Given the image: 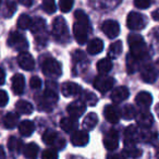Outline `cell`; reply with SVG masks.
Masks as SVG:
<instances>
[{
  "instance_id": "cell-48",
  "label": "cell",
  "mask_w": 159,
  "mask_h": 159,
  "mask_svg": "<svg viewBox=\"0 0 159 159\" xmlns=\"http://www.w3.org/2000/svg\"><path fill=\"white\" fill-rule=\"evenodd\" d=\"M5 80H6V74H5V71L2 69L0 68V85H2L5 83Z\"/></svg>"
},
{
  "instance_id": "cell-46",
  "label": "cell",
  "mask_w": 159,
  "mask_h": 159,
  "mask_svg": "<svg viewBox=\"0 0 159 159\" xmlns=\"http://www.w3.org/2000/svg\"><path fill=\"white\" fill-rule=\"evenodd\" d=\"M9 102L8 94L5 91H0V107H5Z\"/></svg>"
},
{
  "instance_id": "cell-40",
  "label": "cell",
  "mask_w": 159,
  "mask_h": 159,
  "mask_svg": "<svg viewBox=\"0 0 159 159\" xmlns=\"http://www.w3.org/2000/svg\"><path fill=\"white\" fill-rule=\"evenodd\" d=\"M42 159H58V152L55 148H48L44 150L42 155Z\"/></svg>"
},
{
  "instance_id": "cell-15",
  "label": "cell",
  "mask_w": 159,
  "mask_h": 159,
  "mask_svg": "<svg viewBox=\"0 0 159 159\" xmlns=\"http://www.w3.org/2000/svg\"><path fill=\"white\" fill-rule=\"evenodd\" d=\"M61 93L66 97H70V96H76L82 93V87L77 85L76 83L73 82H66L61 85Z\"/></svg>"
},
{
  "instance_id": "cell-19",
  "label": "cell",
  "mask_w": 159,
  "mask_h": 159,
  "mask_svg": "<svg viewBox=\"0 0 159 159\" xmlns=\"http://www.w3.org/2000/svg\"><path fill=\"white\" fill-rule=\"evenodd\" d=\"M142 79L146 83H154L157 79V71L152 64H146L142 68Z\"/></svg>"
},
{
  "instance_id": "cell-33",
  "label": "cell",
  "mask_w": 159,
  "mask_h": 159,
  "mask_svg": "<svg viewBox=\"0 0 159 159\" xmlns=\"http://www.w3.org/2000/svg\"><path fill=\"white\" fill-rule=\"evenodd\" d=\"M8 148H9L10 152L19 154L21 152V149L23 148V144L21 142V139H16L14 136H11L9 139V141H8Z\"/></svg>"
},
{
  "instance_id": "cell-29",
  "label": "cell",
  "mask_w": 159,
  "mask_h": 159,
  "mask_svg": "<svg viewBox=\"0 0 159 159\" xmlns=\"http://www.w3.org/2000/svg\"><path fill=\"white\" fill-rule=\"evenodd\" d=\"M16 109L19 113H22V115H30V113L33 112L34 107L31 102H26V100H20L16 104Z\"/></svg>"
},
{
  "instance_id": "cell-41",
  "label": "cell",
  "mask_w": 159,
  "mask_h": 159,
  "mask_svg": "<svg viewBox=\"0 0 159 159\" xmlns=\"http://www.w3.org/2000/svg\"><path fill=\"white\" fill-rule=\"evenodd\" d=\"M16 9V1H13V0H7V3H6V10H7V12H6V16H11L12 14L14 13Z\"/></svg>"
},
{
  "instance_id": "cell-42",
  "label": "cell",
  "mask_w": 159,
  "mask_h": 159,
  "mask_svg": "<svg viewBox=\"0 0 159 159\" xmlns=\"http://www.w3.org/2000/svg\"><path fill=\"white\" fill-rule=\"evenodd\" d=\"M72 59L74 62H81L83 60H86V55L82 50H75L72 55Z\"/></svg>"
},
{
  "instance_id": "cell-31",
  "label": "cell",
  "mask_w": 159,
  "mask_h": 159,
  "mask_svg": "<svg viewBox=\"0 0 159 159\" xmlns=\"http://www.w3.org/2000/svg\"><path fill=\"white\" fill-rule=\"evenodd\" d=\"M98 123V117L96 113L91 112L84 118V121H83V126H84L86 130H93Z\"/></svg>"
},
{
  "instance_id": "cell-50",
  "label": "cell",
  "mask_w": 159,
  "mask_h": 159,
  "mask_svg": "<svg viewBox=\"0 0 159 159\" xmlns=\"http://www.w3.org/2000/svg\"><path fill=\"white\" fill-rule=\"evenodd\" d=\"M152 19H154V20H156V21H158V22H159V9L155 10V11L152 13Z\"/></svg>"
},
{
  "instance_id": "cell-23",
  "label": "cell",
  "mask_w": 159,
  "mask_h": 159,
  "mask_svg": "<svg viewBox=\"0 0 159 159\" xmlns=\"http://www.w3.org/2000/svg\"><path fill=\"white\" fill-rule=\"evenodd\" d=\"M135 102H136L137 106H139L141 108L147 109L152 102V96L150 95L148 92H141V93H139L136 95Z\"/></svg>"
},
{
  "instance_id": "cell-8",
  "label": "cell",
  "mask_w": 159,
  "mask_h": 159,
  "mask_svg": "<svg viewBox=\"0 0 159 159\" xmlns=\"http://www.w3.org/2000/svg\"><path fill=\"white\" fill-rule=\"evenodd\" d=\"M147 24V20L143 14L139 12H130L126 19V25L130 30L133 31H139L143 30Z\"/></svg>"
},
{
  "instance_id": "cell-47",
  "label": "cell",
  "mask_w": 159,
  "mask_h": 159,
  "mask_svg": "<svg viewBox=\"0 0 159 159\" xmlns=\"http://www.w3.org/2000/svg\"><path fill=\"white\" fill-rule=\"evenodd\" d=\"M107 159H125L122 155H118V154H112V155H108Z\"/></svg>"
},
{
  "instance_id": "cell-7",
  "label": "cell",
  "mask_w": 159,
  "mask_h": 159,
  "mask_svg": "<svg viewBox=\"0 0 159 159\" xmlns=\"http://www.w3.org/2000/svg\"><path fill=\"white\" fill-rule=\"evenodd\" d=\"M8 45L20 52L25 51L29 48V43H27L26 38L19 32H11L10 33L9 38H8Z\"/></svg>"
},
{
  "instance_id": "cell-16",
  "label": "cell",
  "mask_w": 159,
  "mask_h": 159,
  "mask_svg": "<svg viewBox=\"0 0 159 159\" xmlns=\"http://www.w3.org/2000/svg\"><path fill=\"white\" fill-rule=\"evenodd\" d=\"M104 115L108 122H110V123H117L120 120V117H121V110L117 106L108 105L105 108Z\"/></svg>"
},
{
  "instance_id": "cell-51",
  "label": "cell",
  "mask_w": 159,
  "mask_h": 159,
  "mask_svg": "<svg viewBox=\"0 0 159 159\" xmlns=\"http://www.w3.org/2000/svg\"><path fill=\"white\" fill-rule=\"evenodd\" d=\"M5 158V152H3L2 147L0 146V159H3Z\"/></svg>"
},
{
  "instance_id": "cell-53",
  "label": "cell",
  "mask_w": 159,
  "mask_h": 159,
  "mask_svg": "<svg viewBox=\"0 0 159 159\" xmlns=\"http://www.w3.org/2000/svg\"><path fill=\"white\" fill-rule=\"evenodd\" d=\"M0 3H1V0H0Z\"/></svg>"
},
{
  "instance_id": "cell-1",
  "label": "cell",
  "mask_w": 159,
  "mask_h": 159,
  "mask_svg": "<svg viewBox=\"0 0 159 159\" xmlns=\"http://www.w3.org/2000/svg\"><path fill=\"white\" fill-rule=\"evenodd\" d=\"M75 23L73 25V33L75 40L80 45H84L87 40L89 30V20L87 14L83 10H76L74 13Z\"/></svg>"
},
{
  "instance_id": "cell-17",
  "label": "cell",
  "mask_w": 159,
  "mask_h": 159,
  "mask_svg": "<svg viewBox=\"0 0 159 159\" xmlns=\"http://www.w3.org/2000/svg\"><path fill=\"white\" fill-rule=\"evenodd\" d=\"M139 139V133L136 126L130 125L124 132V145H135Z\"/></svg>"
},
{
  "instance_id": "cell-6",
  "label": "cell",
  "mask_w": 159,
  "mask_h": 159,
  "mask_svg": "<svg viewBox=\"0 0 159 159\" xmlns=\"http://www.w3.org/2000/svg\"><path fill=\"white\" fill-rule=\"evenodd\" d=\"M43 141L45 142V144L51 146L55 149H62L66 146L64 139L58 135V133L53 130H47L43 135Z\"/></svg>"
},
{
  "instance_id": "cell-49",
  "label": "cell",
  "mask_w": 159,
  "mask_h": 159,
  "mask_svg": "<svg viewBox=\"0 0 159 159\" xmlns=\"http://www.w3.org/2000/svg\"><path fill=\"white\" fill-rule=\"evenodd\" d=\"M19 1H20L23 6H25V7H31L32 3H33V0H19Z\"/></svg>"
},
{
  "instance_id": "cell-13",
  "label": "cell",
  "mask_w": 159,
  "mask_h": 159,
  "mask_svg": "<svg viewBox=\"0 0 159 159\" xmlns=\"http://www.w3.org/2000/svg\"><path fill=\"white\" fill-rule=\"evenodd\" d=\"M18 62L19 66L25 71H32L35 68V60H34V58L31 56V53L25 52V51L20 52V55L18 57Z\"/></svg>"
},
{
  "instance_id": "cell-5",
  "label": "cell",
  "mask_w": 159,
  "mask_h": 159,
  "mask_svg": "<svg viewBox=\"0 0 159 159\" xmlns=\"http://www.w3.org/2000/svg\"><path fill=\"white\" fill-rule=\"evenodd\" d=\"M31 32L33 34H35L36 38H37V42L40 43V44L45 45L46 44V40H47V36L45 34V31H46V22H45L44 19L42 18H35L34 20H32L31 23Z\"/></svg>"
},
{
  "instance_id": "cell-14",
  "label": "cell",
  "mask_w": 159,
  "mask_h": 159,
  "mask_svg": "<svg viewBox=\"0 0 159 159\" xmlns=\"http://www.w3.org/2000/svg\"><path fill=\"white\" fill-rule=\"evenodd\" d=\"M104 145L108 150H115L119 146V135L116 130H110L104 137Z\"/></svg>"
},
{
  "instance_id": "cell-30",
  "label": "cell",
  "mask_w": 159,
  "mask_h": 159,
  "mask_svg": "<svg viewBox=\"0 0 159 159\" xmlns=\"http://www.w3.org/2000/svg\"><path fill=\"white\" fill-rule=\"evenodd\" d=\"M19 121V115L14 112H9L3 117V125L7 129H13L16 126Z\"/></svg>"
},
{
  "instance_id": "cell-20",
  "label": "cell",
  "mask_w": 159,
  "mask_h": 159,
  "mask_svg": "<svg viewBox=\"0 0 159 159\" xmlns=\"http://www.w3.org/2000/svg\"><path fill=\"white\" fill-rule=\"evenodd\" d=\"M129 95H130V92L125 86H119L112 91L110 98L113 102L119 104V102H122L123 100H125L129 97Z\"/></svg>"
},
{
  "instance_id": "cell-44",
  "label": "cell",
  "mask_w": 159,
  "mask_h": 159,
  "mask_svg": "<svg viewBox=\"0 0 159 159\" xmlns=\"http://www.w3.org/2000/svg\"><path fill=\"white\" fill-rule=\"evenodd\" d=\"M30 86L33 89H38L42 87V80L38 76H33L30 81Z\"/></svg>"
},
{
  "instance_id": "cell-11",
  "label": "cell",
  "mask_w": 159,
  "mask_h": 159,
  "mask_svg": "<svg viewBox=\"0 0 159 159\" xmlns=\"http://www.w3.org/2000/svg\"><path fill=\"white\" fill-rule=\"evenodd\" d=\"M66 110H68L70 117L79 119L80 117H82V115H84L85 110H86V104L83 100H74L69 105Z\"/></svg>"
},
{
  "instance_id": "cell-10",
  "label": "cell",
  "mask_w": 159,
  "mask_h": 159,
  "mask_svg": "<svg viewBox=\"0 0 159 159\" xmlns=\"http://www.w3.org/2000/svg\"><path fill=\"white\" fill-rule=\"evenodd\" d=\"M113 83H115V81H113L112 77L100 74L96 76L95 80H94V87L97 91H99L100 93L105 94L112 89Z\"/></svg>"
},
{
  "instance_id": "cell-27",
  "label": "cell",
  "mask_w": 159,
  "mask_h": 159,
  "mask_svg": "<svg viewBox=\"0 0 159 159\" xmlns=\"http://www.w3.org/2000/svg\"><path fill=\"white\" fill-rule=\"evenodd\" d=\"M112 69V61H111L110 58H104V59H100L97 62V70L100 74L106 75L109 71Z\"/></svg>"
},
{
  "instance_id": "cell-52",
  "label": "cell",
  "mask_w": 159,
  "mask_h": 159,
  "mask_svg": "<svg viewBox=\"0 0 159 159\" xmlns=\"http://www.w3.org/2000/svg\"><path fill=\"white\" fill-rule=\"evenodd\" d=\"M155 110H156V113L158 115V117H159V104L156 106V108H155Z\"/></svg>"
},
{
  "instance_id": "cell-9",
  "label": "cell",
  "mask_w": 159,
  "mask_h": 159,
  "mask_svg": "<svg viewBox=\"0 0 159 159\" xmlns=\"http://www.w3.org/2000/svg\"><path fill=\"white\" fill-rule=\"evenodd\" d=\"M58 102V95L55 92V89H51L50 87L47 86L46 91L44 92V95L42 97V102L39 104L40 110L50 111L52 107L57 104Z\"/></svg>"
},
{
  "instance_id": "cell-26",
  "label": "cell",
  "mask_w": 159,
  "mask_h": 159,
  "mask_svg": "<svg viewBox=\"0 0 159 159\" xmlns=\"http://www.w3.org/2000/svg\"><path fill=\"white\" fill-rule=\"evenodd\" d=\"M104 49V43L99 38H95V39L91 40L87 45V52L89 55H97Z\"/></svg>"
},
{
  "instance_id": "cell-36",
  "label": "cell",
  "mask_w": 159,
  "mask_h": 159,
  "mask_svg": "<svg viewBox=\"0 0 159 159\" xmlns=\"http://www.w3.org/2000/svg\"><path fill=\"white\" fill-rule=\"evenodd\" d=\"M124 152L129 157L137 158L142 155V150L135 147V145H124Z\"/></svg>"
},
{
  "instance_id": "cell-3",
  "label": "cell",
  "mask_w": 159,
  "mask_h": 159,
  "mask_svg": "<svg viewBox=\"0 0 159 159\" xmlns=\"http://www.w3.org/2000/svg\"><path fill=\"white\" fill-rule=\"evenodd\" d=\"M52 35L59 43H66L69 40V30L62 16H57L52 22Z\"/></svg>"
},
{
  "instance_id": "cell-45",
  "label": "cell",
  "mask_w": 159,
  "mask_h": 159,
  "mask_svg": "<svg viewBox=\"0 0 159 159\" xmlns=\"http://www.w3.org/2000/svg\"><path fill=\"white\" fill-rule=\"evenodd\" d=\"M84 96L85 100H86V105H95L97 102V98H96V96L93 93L86 92V93H84Z\"/></svg>"
},
{
  "instance_id": "cell-21",
  "label": "cell",
  "mask_w": 159,
  "mask_h": 159,
  "mask_svg": "<svg viewBox=\"0 0 159 159\" xmlns=\"http://www.w3.org/2000/svg\"><path fill=\"white\" fill-rule=\"evenodd\" d=\"M25 87V80L22 74H16L12 77V91L16 95H22Z\"/></svg>"
},
{
  "instance_id": "cell-18",
  "label": "cell",
  "mask_w": 159,
  "mask_h": 159,
  "mask_svg": "<svg viewBox=\"0 0 159 159\" xmlns=\"http://www.w3.org/2000/svg\"><path fill=\"white\" fill-rule=\"evenodd\" d=\"M89 135L86 131H75L73 132L72 136H71V143L74 146H79V147H82L85 146L89 143Z\"/></svg>"
},
{
  "instance_id": "cell-28",
  "label": "cell",
  "mask_w": 159,
  "mask_h": 159,
  "mask_svg": "<svg viewBox=\"0 0 159 159\" xmlns=\"http://www.w3.org/2000/svg\"><path fill=\"white\" fill-rule=\"evenodd\" d=\"M38 146L35 143H30L23 147V154L27 159H36L38 155Z\"/></svg>"
},
{
  "instance_id": "cell-12",
  "label": "cell",
  "mask_w": 159,
  "mask_h": 159,
  "mask_svg": "<svg viewBox=\"0 0 159 159\" xmlns=\"http://www.w3.org/2000/svg\"><path fill=\"white\" fill-rule=\"evenodd\" d=\"M102 30L105 33V35L109 38H115L119 35L120 33V26L117 21L113 20H107L102 23Z\"/></svg>"
},
{
  "instance_id": "cell-37",
  "label": "cell",
  "mask_w": 159,
  "mask_h": 159,
  "mask_svg": "<svg viewBox=\"0 0 159 159\" xmlns=\"http://www.w3.org/2000/svg\"><path fill=\"white\" fill-rule=\"evenodd\" d=\"M128 63H126V66H128V72L129 73H133L136 71L137 69V59L134 58L132 55H129L128 56Z\"/></svg>"
},
{
  "instance_id": "cell-25",
  "label": "cell",
  "mask_w": 159,
  "mask_h": 159,
  "mask_svg": "<svg viewBox=\"0 0 159 159\" xmlns=\"http://www.w3.org/2000/svg\"><path fill=\"white\" fill-rule=\"evenodd\" d=\"M19 131H20L21 135L29 137L35 131V124L32 121H30V120H24V121H22L19 124Z\"/></svg>"
},
{
  "instance_id": "cell-32",
  "label": "cell",
  "mask_w": 159,
  "mask_h": 159,
  "mask_svg": "<svg viewBox=\"0 0 159 159\" xmlns=\"http://www.w3.org/2000/svg\"><path fill=\"white\" fill-rule=\"evenodd\" d=\"M122 52V42L121 40H117V42L112 43L110 45L108 49V57L112 58V59H116L120 56V53Z\"/></svg>"
},
{
  "instance_id": "cell-24",
  "label": "cell",
  "mask_w": 159,
  "mask_h": 159,
  "mask_svg": "<svg viewBox=\"0 0 159 159\" xmlns=\"http://www.w3.org/2000/svg\"><path fill=\"white\" fill-rule=\"evenodd\" d=\"M77 124L76 119L72 117H68V118H63V119L60 121V128L66 133H71V132H75L77 130Z\"/></svg>"
},
{
  "instance_id": "cell-2",
  "label": "cell",
  "mask_w": 159,
  "mask_h": 159,
  "mask_svg": "<svg viewBox=\"0 0 159 159\" xmlns=\"http://www.w3.org/2000/svg\"><path fill=\"white\" fill-rule=\"evenodd\" d=\"M129 46H130L131 55L137 60L144 59L147 56V46L144 40V38L141 35L137 34H131L128 38Z\"/></svg>"
},
{
  "instance_id": "cell-43",
  "label": "cell",
  "mask_w": 159,
  "mask_h": 159,
  "mask_svg": "<svg viewBox=\"0 0 159 159\" xmlns=\"http://www.w3.org/2000/svg\"><path fill=\"white\" fill-rule=\"evenodd\" d=\"M152 0H134V5L139 9H147L150 6Z\"/></svg>"
},
{
  "instance_id": "cell-22",
  "label": "cell",
  "mask_w": 159,
  "mask_h": 159,
  "mask_svg": "<svg viewBox=\"0 0 159 159\" xmlns=\"http://www.w3.org/2000/svg\"><path fill=\"white\" fill-rule=\"evenodd\" d=\"M136 121L142 129H149L152 125L154 118L148 111H142L136 116Z\"/></svg>"
},
{
  "instance_id": "cell-38",
  "label": "cell",
  "mask_w": 159,
  "mask_h": 159,
  "mask_svg": "<svg viewBox=\"0 0 159 159\" xmlns=\"http://www.w3.org/2000/svg\"><path fill=\"white\" fill-rule=\"evenodd\" d=\"M73 3H74V0H60L59 8L62 12L66 13V12H69L71 9H72Z\"/></svg>"
},
{
  "instance_id": "cell-4",
  "label": "cell",
  "mask_w": 159,
  "mask_h": 159,
  "mask_svg": "<svg viewBox=\"0 0 159 159\" xmlns=\"http://www.w3.org/2000/svg\"><path fill=\"white\" fill-rule=\"evenodd\" d=\"M42 70L43 73L48 77H58L62 73L61 64L53 58H47L44 60L42 64Z\"/></svg>"
},
{
  "instance_id": "cell-39",
  "label": "cell",
  "mask_w": 159,
  "mask_h": 159,
  "mask_svg": "<svg viewBox=\"0 0 159 159\" xmlns=\"http://www.w3.org/2000/svg\"><path fill=\"white\" fill-rule=\"evenodd\" d=\"M43 8H44L45 12L48 14H51L56 11V3L55 0H44L43 3Z\"/></svg>"
},
{
  "instance_id": "cell-35",
  "label": "cell",
  "mask_w": 159,
  "mask_h": 159,
  "mask_svg": "<svg viewBox=\"0 0 159 159\" xmlns=\"http://www.w3.org/2000/svg\"><path fill=\"white\" fill-rule=\"evenodd\" d=\"M31 23H32V19L30 18L27 14H21V16H19L18 26L20 27L21 30L30 29V26H31Z\"/></svg>"
},
{
  "instance_id": "cell-34",
  "label": "cell",
  "mask_w": 159,
  "mask_h": 159,
  "mask_svg": "<svg viewBox=\"0 0 159 159\" xmlns=\"http://www.w3.org/2000/svg\"><path fill=\"white\" fill-rule=\"evenodd\" d=\"M121 115L125 120H132L136 117V110H135L134 106H132V105H126L122 109Z\"/></svg>"
}]
</instances>
